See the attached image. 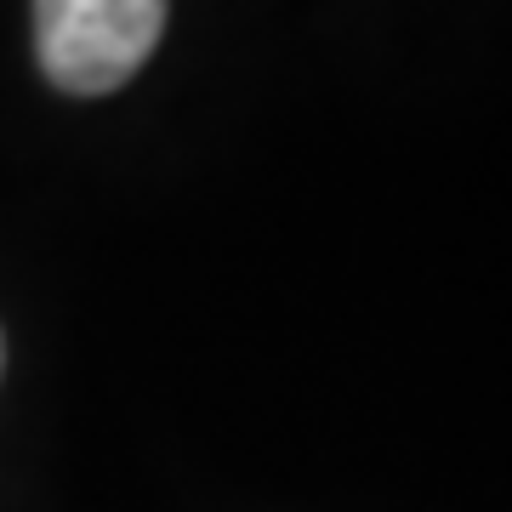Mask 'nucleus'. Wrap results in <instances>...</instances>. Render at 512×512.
<instances>
[{
	"instance_id": "nucleus-2",
	"label": "nucleus",
	"mask_w": 512,
	"mask_h": 512,
	"mask_svg": "<svg viewBox=\"0 0 512 512\" xmlns=\"http://www.w3.org/2000/svg\"><path fill=\"white\" fill-rule=\"evenodd\" d=\"M0 370H6V342H0Z\"/></svg>"
},
{
	"instance_id": "nucleus-1",
	"label": "nucleus",
	"mask_w": 512,
	"mask_h": 512,
	"mask_svg": "<svg viewBox=\"0 0 512 512\" xmlns=\"http://www.w3.org/2000/svg\"><path fill=\"white\" fill-rule=\"evenodd\" d=\"M165 35V0H35V57L69 97H109Z\"/></svg>"
}]
</instances>
